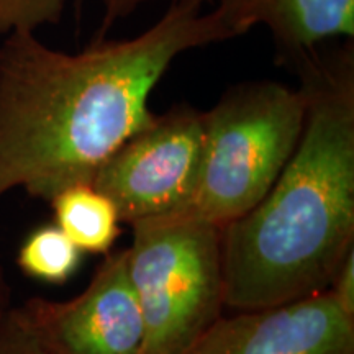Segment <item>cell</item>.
Listing matches in <instances>:
<instances>
[{"instance_id": "obj_1", "label": "cell", "mask_w": 354, "mask_h": 354, "mask_svg": "<svg viewBox=\"0 0 354 354\" xmlns=\"http://www.w3.org/2000/svg\"><path fill=\"white\" fill-rule=\"evenodd\" d=\"M234 37L215 10L169 3L133 38L97 37L77 53L35 32L0 44V197L24 189L50 202L92 184L100 166L154 120L153 91L184 53Z\"/></svg>"}, {"instance_id": "obj_2", "label": "cell", "mask_w": 354, "mask_h": 354, "mask_svg": "<svg viewBox=\"0 0 354 354\" xmlns=\"http://www.w3.org/2000/svg\"><path fill=\"white\" fill-rule=\"evenodd\" d=\"M297 148L258 205L221 228L225 305L258 310L328 290L354 250V39L294 61Z\"/></svg>"}, {"instance_id": "obj_3", "label": "cell", "mask_w": 354, "mask_h": 354, "mask_svg": "<svg viewBox=\"0 0 354 354\" xmlns=\"http://www.w3.org/2000/svg\"><path fill=\"white\" fill-rule=\"evenodd\" d=\"M307 100L300 87L245 81L202 112V167L192 212L223 228L263 201L297 148Z\"/></svg>"}, {"instance_id": "obj_4", "label": "cell", "mask_w": 354, "mask_h": 354, "mask_svg": "<svg viewBox=\"0 0 354 354\" xmlns=\"http://www.w3.org/2000/svg\"><path fill=\"white\" fill-rule=\"evenodd\" d=\"M131 228L128 272L143 313V354H183L225 307L221 228L192 210Z\"/></svg>"}, {"instance_id": "obj_5", "label": "cell", "mask_w": 354, "mask_h": 354, "mask_svg": "<svg viewBox=\"0 0 354 354\" xmlns=\"http://www.w3.org/2000/svg\"><path fill=\"white\" fill-rule=\"evenodd\" d=\"M202 112L176 104L128 138L100 166L92 185L127 223L192 210L202 167Z\"/></svg>"}, {"instance_id": "obj_6", "label": "cell", "mask_w": 354, "mask_h": 354, "mask_svg": "<svg viewBox=\"0 0 354 354\" xmlns=\"http://www.w3.org/2000/svg\"><path fill=\"white\" fill-rule=\"evenodd\" d=\"M15 312L51 354H143L145 322L128 272V250L105 254L74 299L32 297Z\"/></svg>"}, {"instance_id": "obj_7", "label": "cell", "mask_w": 354, "mask_h": 354, "mask_svg": "<svg viewBox=\"0 0 354 354\" xmlns=\"http://www.w3.org/2000/svg\"><path fill=\"white\" fill-rule=\"evenodd\" d=\"M183 354H354V318L325 290L218 317Z\"/></svg>"}, {"instance_id": "obj_8", "label": "cell", "mask_w": 354, "mask_h": 354, "mask_svg": "<svg viewBox=\"0 0 354 354\" xmlns=\"http://www.w3.org/2000/svg\"><path fill=\"white\" fill-rule=\"evenodd\" d=\"M214 10L234 38L264 26L284 68L322 44L354 39V0H216Z\"/></svg>"}, {"instance_id": "obj_9", "label": "cell", "mask_w": 354, "mask_h": 354, "mask_svg": "<svg viewBox=\"0 0 354 354\" xmlns=\"http://www.w3.org/2000/svg\"><path fill=\"white\" fill-rule=\"evenodd\" d=\"M55 225L81 253L107 254L120 234V218L113 202L92 184H76L57 192L48 202Z\"/></svg>"}, {"instance_id": "obj_10", "label": "cell", "mask_w": 354, "mask_h": 354, "mask_svg": "<svg viewBox=\"0 0 354 354\" xmlns=\"http://www.w3.org/2000/svg\"><path fill=\"white\" fill-rule=\"evenodd\" d=\"M81 250L56 225H41L25 238L17 266L26 277L46 284H64L81 264Z\"/></svg>"}, {"instance_id": "obj_11", "label": "cell", "mask_w": 354, "mask_h": 354, "mask_svg": "<svg viewBox=\"0 0 354 354\" xmlns=\"http://www.w3.org/2000/svg\"><path fill=\"white\" fill-rule=\"evenodd\" d=\"M69 0H0V37L59 24Z\"/></svg>"}, {"instance_id": "obj_12", "label": "cell", "mask_w": 354, "mask_h": 354, "mask_svg": "<svg viewBox=\"0 0 354 354\" xmlns=\"http://www.w3.org/2000/svg\"><path fill=\"white\" fill-rule=\"evenodd\" d=\"M0 354H51L38 342L33 331L25 325V322L10 310L6 320L0 323Z\"/></svg>"}, {"instance_id": "obj_13", "label": "cell", "mask_w": 354, "mask_h": 354, "mask_svg": "<svg viewBox=\"0 0 354 354\" xmlns=\"http://www.w3.org/2000/svg\"><path fill=\"white\" fill-rule=\"evenodd\" d=\"M77 6L88 2V0H74ZM97 6L102 10V20L100 25V33L97 37H105L110 32L113 24H117L118 20L128 19L133 12L138 10L140 7L146 6L149 2H156V0H94ZM212 2V0H169V3H192V6L202 7L203 3Z\"/></svg>"}, {"instance_id": "obj_14", "label": "cell", "mask_w": 354, "mask_h": 354, "mask_svg": "<svg viewBox=\"0 0 354 354\" xmlns=\"http://www.w3.org/2000/svg\"><path fill=\"white\" fill-rule=\"evenodd\" d=\"M328 292L338 307L346 313L348 317L354 318V250L339 264L338 271L335 272Z\"/></svg>"}, {"instance_id": "obj_15", "label": "cell", "mask_w": 354, "mask_h": 354, "mask_svg": "<svg viewBox=\"0 0 354 354\" xmlns=\"http://www.w3.org/2000/svg\"><path fill=\"white\" fill-rule=\"evenodd\" d=\"M12 308L13 305L10 284H8L6 274H3V269L0 268V323L6 320Z\"/></svg>"}]
</instances>
